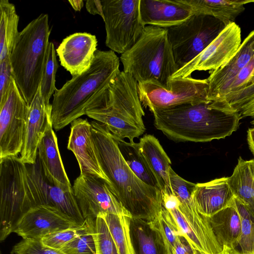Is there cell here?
Returning a JSON list of instances; mask_svg holds the SVG:
<instances>
[{"instance_id": "9c48e42d", "label": "cell", "mask_w": 254, "mask_h": 254, "mask_svg": "<svg viewBox=\"0 0 254 254\" xmlns=\"http://www.w3.org/2000/svg\"><path fill=\"white\" fill-rule=\"evenodd\" d=\"M106 37L105 44L121 55L129 50L143 34L140 0H102Z\"/></svg>"}, {"instance_id": "ffe728a7", "label": "cell", "mask_w": 254, "mask_h": 254, "mask_svg": "<svg viewBox=\"0 0 254 254\" xmlns=\"http://www.w3.org/2000/svg\"><path fill=\"white\" fill-rule=\"evenodd\" d=\"M139 8L145 26L165 29L182 23L194 14L185 0H140Z\"/></svg>"}, {"instance_id": "d4e9b609", "label": "cell", "mask_w": 254, "mask_h": 254, "mask_svg": "<svg viewBox=\"0 0 254 254\" xmlns=\"http://www.w3.org/2000/svg\"><path fill=\"white\" fill-rule=\"evenodd\" d=\"M138 143L141 153L158 182L162 193L173 192L169 176L171 162L159 140L152 135L146 134Z\"/></svg>"}, {"instance_id": "e575fe53", "label": "cell", "mask_w": 254, "mask_h": 254, "mask_svg": "<svg viewBox=\"0 0 254 254\" xmlns=\"http://www.w3.org/2000/svg\"><path fill=\"white\" fill-rule=\"evenodd\" d=\"M95 223V220L86 219L80 226L48 234L43 237L41 241L47 246L60 250L68 243L89 231Z\"/></svg>"}, {"instance_id": "30bf717a", "label": "cell", "mask_w": 254, "mask_h": 254, "mask_svg": "<svg viewBox=\"0 0 254 254\" xmlns=\"http://www.w3.org/2000/svg\"><path fill=\"white\" fill-rule=\"evenodd\" d=\"M137 88L142 105L150 111L210 102L207 99V79H196L191 75L171 79L167 89L151 82L138 83Z\"/></svg>"}, {"instance_id": "3957f363", "label": "cell", "mask_w": 254, "mask_h": 254, "mask_svg": "<svg viewBox=\"0 0 254 254\" xmlns=\"http://www.w3.org/2000/svg\"><path fill=\"white\" fill-rule=\"evenodd\" d=\"M120 59L112 50H97L90 67L73 76L56 89L51 106L53 128L60 130L74 120L101 105L110 85L120 70Z\"/></svg>"}, {"instance_id": "f35d334b", "label": "cell", "mask_w": 254, "mask_h": 254, "mask_svg": "<svg viewBox=\"0 0 254 254\" xmlns=\"http://www.w3.org/2000/svg\"><path fill=\"white\" fill-rule=\"evenodd\" d=\"M253 83H254V57L231 81L223 96L227 93L243 89Z\"/></svg>"}, {"instance_id": "836d02e7", "label": "cell", "mask_w": 254, "mask_h": 254, "mask_svg": "<svg viewBox=\"0 0 254 254\" xmlns=\"http://www.w3.org/2000/svg\"><path fill=\"white\" fill-rule=\"evenodd\" d=\"M241 218V231L239 242L241 254H252L254 241V211L234 197Z\"/></svg>"}, {"instance_id": "ab89813d", "label": "cell", "mask_w": 254, "mask_h": 254, "mask_svg": "<svg viewBox=\"0 0 254 254\" xmlns=\"http://www.w3.org/2000/svg\"><path fill=\"white\" fill-rule=\"evenodd\" d=\"M254 97V83L235 92L225 94L217 100L225 102L239 111L241 107Z\"/></svg>"}, {"instance_id": "681fc988", "label": "cell", "mask_w": 254, "mask_h": 254, "mask_svg": "<svg viewBox=\"0 0 254 254\" xmlns=\"http://www.w3.org/2000/svg\"><path fill=\"white\" fill-rule=\"evenodd\" d=\"M254 254V243H253V254Z\"/></svg>"}, {"instance_id": "4fadbf2b", "label": "cell", "mask_w": 254, "mask_h": 254, "mask_svg": "<svg viewBox=\"0 0 254 254\" xmlns=\"http://www.w3.org/2000/svg\"><path fill=\"white\" fill-rule=\"evenodd\" d=\"M178 207L168 210L175 220L183 236L191 247L206 254H218L223 248L219 243L208 218L201 214L189 192L179 197Z\"/></svg>"}, {"instance_id": "d6a6232c", "label": "cell", "mask_w": 254, "mask_h": 254, "mask_svg": "<svg viewBox=\"0 0 254 254\" xmlns=\"http://www.w3.org/2000/svg\"><path fill=\"white\" fill-rule=\"evenodd\" d=\"M58 67L55 46L52 42H50L40 85L42 96L47 106L50 105V99L57 89L55 83Z\"/></svg>"}, {"instance_id": "8992f818", "label": "cell", "mask_w": 254, "mask_h": 254, "mask_svg": "<svg viewBox=\"0 0 254 254\" xmlns=\"http://www.w3.org/2000/svg\"><path fill=\"white\" fill-rule=\"evenodd\" d=\"M50 33L48 15L42 13L19 32L10 55L13 77L28 106L40 85Z\"/></svg>"}, {"instance_id": "1f68e13d", "label": "cell", "mask_w": 254, "mask_h": 254, "mask_svg": "<svg viewBox=\"0 0 254 254\" xmlns=\"http://www.w3.org/2000/svg\"><path fill=\"white\" fill-rule=\"evenodd\" d=\"M151 222L160 232L168 254H173L177 243L183 236L171 213L162 206L160 211Z\"/></svg>"}, {"instance_id": "f907efd6", "label": "cell", "mask_w": 254, "mask_h": 254, "mask_svg": "<svg viewBox=\"0 0 254 254\" xmlns=\"http://www.w3.org/2000/svg\"><path fill=\"white\" fill-rule=\"evenodd\" d=\"M0 254H3L1 252H0Z\"/></svg>"}, {"instance_id": "8fae6325", "label": "cell", "mask_w": 254, "mask_h": 254, "mask_svg": "<svg viewBox=\"0 0 254 254\" xmlns=\"http://www.w3.org/2000/svg\"><path fill=\"white\" fill-rule=\"evenodd\" d=\"M26 183L31 208L39 205L55 208L79 224L84 223L72 188L63 187L50 181L37 157L34 164H25Z\"/></svg>"}, {"instance_id": "c3c4849f", "label": "cell", "mask_w": 254, "mask_h": 254, "mask_svg": "<svg viewBox=\"0 0 254 254\" xmlns=\"http://www.w3.org/2000/svg\"><path fill=\"white\" fill-rule=\"evenodd\" d=\"M251 124L252 125L254 126V118L252 119V120L251 121Z\"/></svg>"}, {"instance_id": "8d00e7d4", "label": "cell", "mask_w": 254, "mask_h": 254, "mask_svg": "<svg viewBox=\"0 0 254 254\" xmlns=\"http://www.w3.org/2000/svg\"><path fill=\"white\" fill-rule=\"evenodd\" d=\"M60 250L65 254H97L95 223L89 231L68 243Z\"/></svg>"}, {"instance_id": "484cf974", "label": "cell", "mask_w": 254, "mask_h": 254, "mask_svg": "<svg viewBox=\"0 0 254 254\" xmlns=\"http://www.w3.org/2000/svg\"><path fill=\"white\" fill-rule=\"evenodd\" d=\"M130 233L134 254H168L160 232L151 221L131 217Z\"/></svg>"}, {"instance_id": "f6af8a7d", "label": "cell", "mask_w": 254, "mask_h": 254, "mask_svg": "<svg viewBox=\"0 0 254 254\" xmlns=\"http://www.w3.org/2000/svg\"><path fill=\"white\" fill-rule=\"evenodd\" d=\"M247 142L250 150L254 155V127L249 128L247 131Z\"/></svg>"}, {"instance_id": "d6986e66", "label": "cell", "mask_w": 254, "mask_h": 254, "mask_svg": "<svg viewBox=\"0 0 254 254\" xmlns=\"http://www.w3.org/2000/svg\"><path fill=\"white\" fill-rule=\"evenodd\" d=\"M51 106H47L40 87L29 105L21 161L25 164H34L37 157L39 145L51 120Z\"/></svg>"}, {"instance_id": "44dd1931", "label": "cell", "mask_w": 254, "mask_h": 254, "mask_svg": "<svg viewBox=\"0 0 254 254\" xmlns=\"http://www.w3.org/2000/svg\"><path fill=\"white\" fill-rule=\"evenodd\" d=\"M254 57V30L244 40L232 58L218 69L212 70L207 79V99L210 101L221 98L231 81Z\"/></svg>"}, {"instance_id": "603a6c76", "label": "cell", "mask_w": 254, "mask_h": 254, "mask_svg": "<svg viewBox=\"0 0 254 254\" xmlns=\"http://www.w3.org/2000/svg\"><path fill=\"white\" fill-rule=\"evenodd\" d=\"M51 122L40 142L38 158L48 178L58 185L72 188L64 169L58 147L57 137Z\"/></svg>"}, {"instance_id": "60d3db41", "label": "cell", "mask_w": 254, "mask_h": 254, "mask_svg": "<svg viewBox=\"0 0 254 254\" xmlns=\"http://www.w3.org/2000/svg\"><path fill=\"white\" fill-rule=\"evenodd\" d=\"M13 78L9 57L0 62V105L6 100Z\"/></svg>"}, {"instance_id": "2e32d148", "label": "cell", "mask_w": 254, "mask_h": 254, "mask_svg": "<svg viewBox=\"0 0 254 254\" xmlns=\"http://www.w3.org/2000/svg\"><path fill=\"white\" fill-rule=\"evenodd\" d=\"M81 225L55 208L39 205L23 215L13 233L23 239L41 240L48 234Z\"/></svg>"}, {"instance_id": "ba28073f", "label": "cell", "mask_w": 254, "mask_h": 254, "mask_svg": "<svg viewBox=\"0 0 254 254\" xmlns=\"http://www.w3.org/2000/svg\"><path fill=\"white\" fill-rule=\"evenodd\" d=\"M227 25L213 16L194 13L182 23L166 28L178 69L203 51Z\"/></svg>"}, {"instance_id": "bcb514c9", "label": "cell", "mask_w": 254, "mask_h": 254, "mask_svg": "<svg viewBox=\"0 0 254 254\" xmlns=\"http://www.w3.org/2000/svg\"><path fill=\"white\" fill-rule=\"evenodd\" d=\"M68 2L73 9L77 11H80L84 5L83 1L81 0H71Z\"/></svg>"}, {"instance_id": "9a60e30c", "label": "cell", "mask_w": 254, "mask_h": 254, "mask_svg": "<svg viewBox=\"0 0 254 254\" xmlns=\"http://www.w3.org/2000/svg\"><path fill=\"white\" fill-rule=\"evenodd\" d=\"M241 30L235 22L228 24L198 55L179 69L171 79L190 76L196 70H215L228 62L242 43Z\"/></svg>"}, {"instance_id": "7402d4cb", "label": "cell", "mask_w": 254, "mask_h": 254, "mask_svg": "<svg viewBox=\"0 0 254 254\" xmlns=\"http://www.w3.org/2000/svg\"><path fill=\"white\" fill-rule=\"evenodd\" d=\"M228 177L196 184L192 196L198 211L209 217L231 204L234 196L228 184Z\"/></svg>"}, {"instance_id": "7a4b0ae2", "label": "cell", "mask_w": 254, "mask_h": 254, "mask_svg": "<svg viewBox=\"0 0 254 254\" xmlns=\"http://www.w3.org/2000/svg\"><path fill=\"white\" fill-rule=\"evenodd\" d=\"M151 112L156 128L178 142H204L224 138L237 130L242 119L239 111L221 100Z\"/></svg>"}, {"instance_id": "d590c367", "label": "cell", "mask_w": 254, "mask_h": 254, "mask_svg": "<svg viewBox=\"0 0 254 254\" xmlns=\"http://www.w3.org/2000/svg\"><path fill=\"white\" fill-rule=\"evenodd\" d=\"M95 233L97 254H120L107 223L101 214L95 219Z\"/></svg>"}, {"instance_id": "5bb4252c", "label": "cell", "mask_w": 254, "mask_h": 254, "mask_svg": "<svg viewBox=\"0 0 254 254\" xmlns=\"http://www.w3.org/2000/svg\"><path fill=\"white\" fill-rule=\"evenodd\" d=\"M72 190L85 219L95 220L102 214L131 217L122 206L110 184L102 179L80 174L74 181Z\"/></svg>"}, {"instance_id": "cb8c5ba5", "label": "cell", "mask_w": 254, "mask_h": 254, "mask_svg": "<svg viewBox=\"0 0 254 254\" xmlns=\"http://www.w3.org/2000/svg\"><path fill=\"white\" fill-rule=\"evenodd\" d=\"M208 218L222 247L228 248L234 254H241L237 250L241 236V218L234 199L231 204Z\"/></svg>"}, {"instance_id": "4316f807", "label": "cell", "mask_w": 254, "mask_h": 254, "mask_svg": "<svg viewBox=\"0 0 254 254\" xmlns=\"http://www.w3.org/2000/svg\"><path fill=\"white\" fill-rule=\"evenodd\" d=\"M227 183L234 197L254 211V159L239 157Z\"/></svg>"}, {"instance_id": "6da1fadb", "label": "cell", "mask_w": 254, "mask_h": 254, "mask_svg": "<svg viewBox=\"0 0 254 254\" xmlns=\"http://www.w3.org/2000/svg\"><path fill=\"white\" fill-rule=\"evenodd\" d=\"M92 135L100 167L120 202L132 218L152 221L162 208V193L139 179L124 159L117 140L93 121Z\"/></svg>"}, {"instance_id": "83f0119b", "label": "cell", "mask_w": 254, "mask_h": 254, "mask_svg": "<svg viewBox=\"0 0 254 254\" xmlns=\"http://www.w3.org/2000/svg\"><path fill=\"white\" fill-rule=\"evenodd\" d=\"M192 8L194 14L213 16L226 25L235 22L237 17L245 10L244 5L254 0H185Z\"/></svg>"}, {"instance_id": "74e56055", "label": "cell", "mask_w": 254, "mask_h": 254, "mask_svg": "<svg viewBox=\"0 0 254 254\" xmlns=\"http://www.w3.org/2000/svg\"><path fill=\"white\" fill-rule=\"evenodd\" d=\"M10 254H65L43 244L41 240L23 239L12 248Z\"/></svg>"}, {"instance_id": "7dc6e473", "label": "cell", "mask_w": 254, "mask_h": 254, "mask_svg": "<svg viewBox=\"0 0 254 254\" xmlns=\"http://www.w3.org/2000/svg\"><path fill=\"white\" fill-rule=\"evenodd\" d=\"M205 254L204 253L200 252L198 250L193 249V254ZM218 254H234L228 248H227L225 247H224L222 252Z\"/></svg>"}, {"instance_id": "5b68a950", "label": "cell", "mask_w": 254, "mask_h": 254, "mask_svg": "<svg viewBox=\"0 0 254 254\" xmlns=\"http://www.w3.org/2000/svg\"><path fill=\"white\" fill-rule=\"evenodd\" d=\"M123 71L137 83L151 82L165 88L178 70L165 28L146 26L136 43L121 55Z\"/></svg>"}, {"instance_id": "ac0fdd59", "label": "cell", "mask_w": 254, "mask_h": 254, "mask_svg": "<svg viewBox=\"0 0 254 254\" xmlns=\"http://www.w3.org/2000/svg\"><path fill=\"white\" fill-rule=\"evenodd\" d=\"M70 124L67 149L73 152L76 158L80 174L100 178L110 184L102 170L97 159L90 123L87 119L78 118Z\"/></svg>"}, {"instance_id": "4dcf8cb0", "label": "cell", "mask_w": 254, "mask_h": 254, "mask_svg": "<svg viewBox=\"0 0 254 254\" xmlns=\"http://www.w3.org/2000/svg\"><path fill=\"white\" fill-rule=\"evenodd\" d=\"M101 215L107 223L119 254H134L130 233L131 217L114 214Z\"/></svg>"}, {"instance_id": "f1b7e54d", "label": "cell", "mask_w": 254, "mask_h": 254, "mask_svg": "<svg viewBox=\"0 0 254 254\" xmlns=\"http://www.w3.org/2000/svg\"><path fill=\"white\" fill-rule=\"evenodd\" d=\"M0 62L9 57L18 39L19 16L13 4L8 0L0 1Z\"/></svg>"}, {"instance_id": "7bdbcfd3", "label": "cell", "mask_w": 254, "mask_h": 254, "mask_svg": "<svg viewBox=\"0 0 254 254\" xmlns=\"http://www.w3.org/2000/svg\"><path fill=\"white\" fill-rule=\"evenodd\" d=\"M192 254L193 249L191 247L187 240L184 237H182L174 249L173 254Z\"/></svg>"}, {"instance_id": "f546056e", "label": "cell", "mask_w": 254, "mask_h": 254, "mask_svg": "<svg viewBox=\"0 0 254 254\" xmlns=\"http://www.w3.org/2000/svg\"><path fill=\"white\" fill-rule=\"evenodd\" d=\"M117 141L124 159L137 177L145 184L161 190L154 174L140 152L138 143L125 140Z\"/></svg>"}, {"instance_id": "277c9868", "label": "cell", "mask_w": 254, "mask_h": 254, "mask_svg": "<svg viewBox=\"0 0 254 254\" xmlns=\"http://www.w3.org/2000/svg\"><path fill=\"white\" fill-rule=\"evenodd\" d=\"M137 85L129 74L120 71L110 85L103 104L88 110L86 115L105 126L117 140L133 142L145 131Z\"/></svg>"}, {"instance_id": "e0dca14e", "label": "cell", "mask_w": 254, "mask_h": 254, "mask_svg": "<svg viewBox=\"0 0 254 254\" xmlns=\"http://www.w3.org/2000/svg\"><path fill=\"white\" fill-rule=\"evenodd\" d=\"M94 35L77 32L64 39L56 49L61 64L71 75L82 73L91 66L97 50Z\"/></svg>"}, {"instance_id": "52a82bcc", "label": "cell", "mask_w": 254, "mask_h": 254, "mask_svg": "<svg viewBox=\"0 0 254 254\" xmlns=\"http://www.w3.org/2000/svg\"><path fill=\"white\" fill-rule=\"evenodd\" d=\"M26 165L19 157L0 159V241L5 240L31 208L28 196Z\"/></svg>"}, {"instance_id": "ee69618b", "label": "cell", "mask_w": 254, "mask_h": 254, "mask_svg": "<svg viewBox=\"0 0 254 254\" xmlns=\"http://www.w3.org/2000/svg\"><path fill=\"white\" fill-rule=\"evenodd\" d=\"M239 112L242 118L246 117L254 118V97L242 106Z\"/></svg>"}, {"instance_id": "7c38bea8", "label": "cell", "mask_w": 254, "mask_h": 254, "mask_svg": "<svg viewBox=\"0 0 254 254\" xmlns=\"http://www.w3.org/2000/svg\"><path fill=\"white\" fill-rule=\"evenodd\" d=\"M28 108L13 78L6 100L0 105V159L20 154Z\"/></svg>"}, {"instance_id": "b9f144b4", "label": "cell", "mask_w": 254, "mask_h": 254, "mask_svg": "<svg viewBox=\"0 0 254 254\" xmlns=\"http://www.w3.org/2000/svg\"><path fill=\"white\" fill-rule=\"evenodd\" d=\"M85 6L89 13L93 15L98 14L102 17L103 19H104L102 0H87L86 1Z\"/></svg>"}]
</instances>
